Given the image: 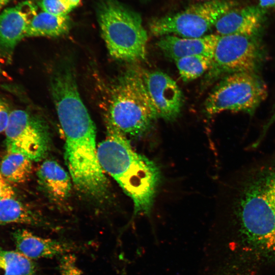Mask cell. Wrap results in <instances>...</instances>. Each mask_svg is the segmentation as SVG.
I'll return each instance as SVG.
<instances>
[{
    "mask_svg": "<svg viewBox=\"0 0 275 275\" xmlns=\"http://www.w3.org/2000/svg\"><path fill=\"white\" fill-rule=\"evenodd\" d=\"M140 73L158 117L168 121L176 119L182 105V92L176 82L161 71H141Z\"/></svg>",
    "mask_w": 275,
    "mask_h": 275,
    "instance_id": "9",
    "label": "cell"
},
{
    "mask_svg": "<svg viewBox=\"0 0 275 275\" xmlns=\"http://www.w3.org/2000/svg\"><path fill=\"white\" fill-rule=\"evenodd\" d=\"M264 15L257 6L234 8L223 14L214 27L217 34L220 35L255 37L262 26Z\"/></svg>",
    "mask_w": 275,
    "mask_h": 275,
    "instance_id": "12",
    "label": "cell"
},
{
    "mask_svg": "<svg viewBox=\"0 0 275 275\" xmlns=\"http://www.w3.org/2000/svg\"><path fill=\"white\" fill-rule=\"evenodd\" d=\"M17 251L31 259L50 258L79 250L74 242L45 238L26 229H19L13 234Z\"/></svg>",
    "mask_w": 275,
    "mask_h": 275,
    "instance_id": "11",
    "label": "cell"
},
{
    "mask_svg": "<svg viewBox=\"0 0 275 275\" xmlns=\"http://www.w3.org/2000/svg\"><path fill=\"white\" fill-rule=\"evenodd\" d=\"M32 160L17 152L7 151L0 164V173L9 182L22 183L30 176Z\"/></svg>",
    "mask_w": 275,
    "mask_h": 275,
    "instance_id": "17",
    "label": "cell"
},
{
    "mask_svg": "<svg viewBox=\"0 0 275 275\" xmlns=\"http://www.w3.org/2000/svg\"><path fill=\"white\" fill-rule=\"evenodd\" d=\"M12 197H15L13 188L0 173V200Z\"/></svg>",
    "mask_w": 275,
    "mask_h": 275,
    "instance_id": "22",
    "label": "cell"
},
{
    "mask_svg": "<svg viewBox=\"0 0 275 275\" xmlns=\"http://www.w3.org/2000/svg\"><path fill=\"white\" fill-rule=\"evenodd\" d=\"M36 10L32 2L25 1L0 13V57L8 63L12 60L17 44L25 37L28 24Z\"/></svg>",
    "mask_w": 275,
    "mask_h": 275,
    "instance_id": "10",
    "label": "cell"
},
{
    "mask_svg": "<svg viewBox=\"0 0 275 275\" xmlns=\"http://www.w3.org/2000/svg\"><path fill=\"white\" fill-rule=\"evenodd\" d=\"M37 175L41 186L51 197L64 200L70 194V175L56 161L46 160L39 167Z\"/></svg>",
    "mask_w": 275,
    "mask_h": 275,
    "instance_id": "14",
    "label": "cell"
},
{
    "mask_svg": "<svg viewBox=\"0 0 275 275\" xmlns=\"http://www.w3.org/2000/svg\"><path fill=\"white\" fill-rule=\"evenodd\" d=\"M11 0H0V10Z\"/></svg>",
    "mask_w": 275,
    "mask_h": 275,
    "instance_id": "26",
    "label": "cell"
},
{
    "mask_svg": "<svg viewBox=\"0 0 275 275\" xmlns=\"http://www.w3.org/2000/svg\"><path fill=\"white\" fill-rule=\"evenodd\" d=\"M7 151L17 152L32 161H38L46 154L49 135L44 121L22 109L11 111L4 131Z\"/></svg>",
    "mask_w": 275,
    "mask_h": 275,
    "instance_id": "8",
    "label": "cell"
},
{
    "mask_svg": "<svg viewBox=\"0 0 275 275\" xmlns=\"http://www.w3.org/2000/svg\"><path fill=\"white\" fill-rule=\"evenodd\" d=\"M197 1H209V0H197Z\"/></svg>",
    "mask_w": 275,
    "mask_h": 275,
    "instance_id": "27",
    "label": "cell"
},
{
    "mask_svg": "<svg viewBox=\"0 0 275 275\" xmlns=\"http://www.w3.org/2000/svg\"><path fill=\"white\" fill-rule=\"evenodd\" d=\"M59 268L61 275H82L74 254H66L59 257Z\"/></svg>",
    "mask_w": 275,
    "mask_h": 275,
    "instance_id": "21",
    "label": "cell"
},
{
    "mask_svg": "<svg viewBox=\"0 0 275 275\" xmlns=\"http://www.w3.org/2000/svg\"><path fill=\"white\" fill-rule=\"evenodd\" d=\"M234 0H209L192 5L173 14L152 19L150 32L155 36L179 35L184 38L204 36L225 13L235 8Z\"/></svg>",
    "mask_w": 275,
    "mask_h": 275,
    "instance_id": "6",
    "label": "cell"
},
{
    "mask_svg": "<svg viewBox=\"0 0 275 275\" xmlns=\"http://www.w3.org/2000/svg\"><path fill=\"white\" fill-rule=\"evenodd\" d=\"M275 122V111L272 116V117L269 120V122L267 123L266 125L264 128V131L262 132V134L260 136V138L256 141V142L253 144V146L254 147H257L259 145L260 142H261V140L263 139V136L264 135V133H265L266 131L268 129V128L270 126L271 124H272L273 123Z\"/></svg>",
    "mask_w": 275,
    "mask_h": 275,
    "instance_id": "25",
    "label": "cell"
},
{
    "mask_svg": "<svg viewBox=\"0 0 275 275\" xmlns=\"http://www.w3.org/2000/svg\"><path fill=\"white\" fill-rule=\"evenodd\" d=\"M256 6L265 14L267 10L275 9V0H258Z\"/></svg>",
    "mask_w": 275,
    "mask_h": 275,
    "instance_id": "24",
    "label": "cell"
},
{
    "mask_svg": "<svg viewBox=\"0 0 275 275\" xmlns=\"http://www.w3.org/2000/svg\"><path fill=\"white\" fill-rule=\"evenodd\" d=\"M107 129L106 138L97 147L99 163L131 199L135 213L148 214L160 182L159 170L135 152L126 135L108 122Z\"/></svg>",
    "mask_w": 275,
    "mask_h": 275,
    "instance_id": "1",
    "label": "cell"
},
{
    "mask_svg": "<svg viewBox=\"0 0 275 275\" xmlns=\"http://www.w3.org/2000/svg\"><path fill=\"white\" fill-rule=\"evenodd\" d=\"M267 93L266 84L255 72L232 73L210 93L205 103V111L209 115L225 111L252 115Z\"/></svg>",
    "mask_w": 275,
    "mask_h": 275,
    "instance_id": "5",
    "label": "cell"
},
{
    "mask_svg": "<svg viewBox=\"0 0 275 275\" xmlns=\"http://www.w3.org/2000/svg\"><path fill=\"white\" fill-rule=\"evenodd\" d=\"M10 113L7 105L0 99V133L5 131Z\"/></svg>",
    "mask_w": 275,
    "mask_h": 275,
    "instance_id": "23",
    "label": "cell"
},
{
    "mask_svg": "<svg viewBox=\"0 0 275 275\" xmlns=\"http://www.w3.org/2000/svg\"><path fill=\"white\" fill-rule=\"evenodd\" d=\"M39 6L43 11L57 15H67L72 10L65 0H40Z\"/></svg>",
    "mask_w": 275,
    "mask_h": 275,
    "instance_id": "20",
    "label": "cell"
},
{
    "mask_svg": "<svg viewBox=\"0 0 275 275\" xmlns=\"http://www.w3.org/2000/svg\"><path fill=\"white\" fill-rule=\"evenodd\" d=\"M12 223L47 226L43 220L15 197L0 200V224Z\"/></svg>",
    "mask_w": 275,
    "mask_h": 275,
    "instance_id": "16",
    "label": "cell"
},
{
    "mask_svg": "<svg viewBox=\"0 0 275 275\" xmlns=\"http://www.w3.org/2000/svg\"><path fill=\"white\" fill-rule=\"evenodd\" d=\"M241 185L236 208L240 234L257 252L275 257V163L258 169Z\"/></svg>",
    "mask_w": 275,
    "mask_h": 275,
    "instance_id": "2",
    "label": "cell"
},
{
    "mask_svg": "<svg viewBox=\"0 0 275 275\" xmlns=\"http://www.w3.org/2000/svg\"><path fill=\"white\" fill-rule=\"evenodd\" d=\"M97 16L102 37L113 58L130 62L145 59L148 35L139 15L117 0H100Z\"/></svg>",
    "mask_w": 275,
    "mask_h": 275,
    "instance_id": "4",
    "label": "cell"
},
{
    "mask_svg": "<svg viewBox=\"0 0 275 275\" xmlns=\"http://www.w3.org/2000/svg\"><path fill=\"white\" fill-rule=\"evenodd\" d=\"M111 88L107 122L126 135L137 136L144 133L158 116L140 71H127Z\"/></svg>",
    "mask_w": 275,
    "mask_h": 275,
    "instance_id": "3",
    "label": "cell"
},
{
    "mask_svg": "<svg viewBox=\"0 0 275 275\" xmlns=\"http://www.w3.org/2000/svg\"><path fill=\"white\" fill-rule=\"evenodd\" d=\"M71 26L70 17L44 11L36 14L30 20L25 37H57L67 34Z\"/></svg>",
    "mask_w": 275,
    "mask_h": 275,
    "instance_id": "15",
    "label": "cell"
},
{
    "mask_svg": "<svg viewBox=\"0 0 275 275\" xmlns=\"http://www.w3.org/2000/svg\"><path fill=\"white\" fill-rule=\"evenodd\" d=\"M35 262L19 252L0 250V275H35Z\"/></svg>",
    "mask_w": 275,
    "mask_h": 275,
    "instance_id": "18",
    "label": "cell"
},
{
    "mask_svg": "<svg viewBox=\"0 0 275 275\" xmlns=\"http://www.w3.org/2000/svg\"><path fill=\"white\" fill-rule=\"evenodd\" d=\"M175 61L183 80L188 81L199 77L210 69L212 58L195 55L180 58Z\"/></svg>",
    "mask_w": 275,
    "mask_h": 275,
    "instance_id": "19",
    "label": "cell"
},
{
    "mask_svg": "<svg viewBox=\"0 0 275 275\" xmlns=\"http://www.w3.org/2000/svg\"><path fill=\"white\" fill-rule=\"evenodd\" d=\"M263 59L262 47L255 37L218 35L210 74L214 77L236 72H255Z\"/></svg>",
    "mask_w": 275,
    "mask_h": 275,
    "instance_id": "7",
    "label": "cell"
},
{
    "mask_svg": "<svg viewBox=\"0 0 275 275\" xmlns=\"http://www.w3.org/2000/svg\"><path fill=\"white\" fill-rule=\"evenodd\" d=\"M218 34L199 38H184L166 35L157 42L158 47L174 61L185 57L202 55L212 58Z\"/></svg>",
    "mask_w": 275,
    "mask_h": 275,
    "instance_id": "13",
    "label": "cell"
}]
</instances>
